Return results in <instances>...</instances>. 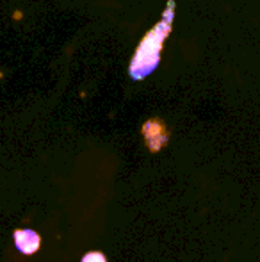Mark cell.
Masks as SVG:
<instances>
[{
    "instance_id": "7a4b0ae2",
    "label": "cell",
    "mask_w": 260,
    "mask_h": 262,
    "mask_svg": "<svg viewBox=\"0 0 260 262\" xmlns=\"http://www.w3.org/2000/svg\"><path fill=\"white\" fill-rule=\"evenodd\" d=\"M14 245L25 255H32L39 250L41 246V237H39L38 232L29 230V228H23V230H16L14 232Z\"/></svg>"
},
{
    "instance_id": "3957f363",
    "label": "cell",
    "mask_w": 260,
    "mask_h": 262,
    "mask_svg": "<svg viewBox=\"0 0 260 262\" xmlns=\"http://www.w3.org/2000/svg\"><path fill=\"white\" fill-rule=\"evenodd\" d=\"M82 262H107V260H105V257L100 252H91L87 255H84Z\"/></svg>"
},
{
    "instance_id": "6da1fadb",
    "label": "cell",
    "mask_w": 260,
    "mask_h": 262,
    "mask_svg": "<svg viewBox=\"0 0 260 262\" xmlns=\"http://www.w3.org/2000/svg\"><path fill=\"white\" fill-rule=\"evenodd\" d=\"M171 11L173 6L168 7L166 11V18H164L162 24H159L145 39H143L141 47H139L137 54L134 57V62L130 66V73L134 79H141V77L148 75L153 68L159 62V52L160 47H162L164 38L170 32V21H171Z\"/></svg>"
}]
</instances>
